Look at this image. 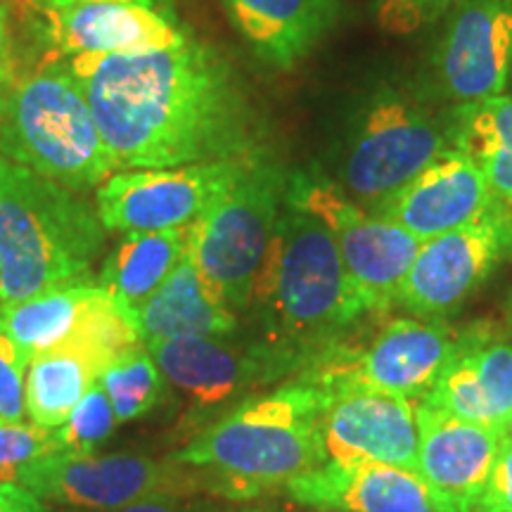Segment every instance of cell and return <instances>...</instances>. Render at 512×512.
Instances as JSON below:
<instances>
[{"instance_id":"21","label":"cell","mask_w":512,"mask_h":512,"mask_svg":"<svg viewBox=\"0 0 512 512\" xmlns=\"http://www.w3.org/2000/svg\"><path fill=\"white\" fill-rule=\"evenodd\" d=\"M230 22L261 60L292 69L337 19V0H223Z\"/></svg>"},{"instance_id":"14","label":"cell","mask_w":512,"mask_h":512,"mask_svg":"<svg viewBox=\"0 0 512 512\" xmlns=\"http://www.w3.org/2000/svg\"><path fill=\"white\" fill-rule=\"evenodd\" d=\"M432 55L439 95L456 105L503 95L512 69V0H463Z\"/></svg>"},{"instance_id":"4","label":"cell","mask_w":512,"mask_h":512,"mask_svg":"<svg viewBox=\"0 0 512 512\" xmlns=\"http://www.w3.org/2000/svg\"><path fill=\"white\" fill-rule=\"evenodd\" d=\"M105 242L98 211L79 192L0 157V306L91 283Z\"/></svg>"},{"instance_id":"41","label":"cell","mask_w":512,"mask_h":512,"mask_svg":"<svg viewBox=\"0 0 512 512\" xmlns=\"http://www.w3.org/2000/svg\"><path fill=\"white\" fill-rule=\"evenodd\" d=\"M510 81H512V69H510Z\"/></svg>"},{"instance_id":"2","label":"cell","mask_w":512,"mask_h":512,"mask_svg":"<svg viewBox=\"0 0 512 512\" xmlns=\"http://www.w3.org/2000/svg\"><path fill=\"white\" fill-rule=\"evenodd\" d=\"M325 394L302 380L247 396L171 453L195 472L197 486L228 498L285 489L294 477L325 463Z\"/></svg>"},{"instance_id":"39","label":"cell","mask_w":512,"mask_h":512,"mask_svg":"<svg viewBox=\"0 0 512 512\" xmlns=\"http://www.w3.org/2000/svg\"><path fill=\"white\" fill-rule=\"evenodd\" d=\"M505 437L512 439V418H510V422H508V427H505Z\"/></svg>"},{"instance_id":"27","label":"cell","mask_w":512,"mask_h":512,"mask_svg":"<svg viewBox=\"0 0 512 512\" xmlns=\"http://www.w3.org/2000/svg\"><path fill=\"white\" fill-rule=\"evenodd\" d=\"M119 425L155 413L166 401L169 382L145 344L121 351L100 373Z\"/></svg>"},{"instance_id":"22","label":"cell","mask_w":512,"mask_h":512,"mask_svg":"<svg viewBox=\"0 0 512 512\" xmlns=\"http://www.w3.org/2000/svg\"><path fill=\"white\" fill-rule=\"evenodd\" d=\"M143 344L185 337L238 335L240 316L216 294L185 252L176 271L147 299L136 316Z\"/></svg>"},{"instance_id":"40","label":"cell","mask_w":512,"mask_h":512,"mask_svg":"<svg viewBox=\"0 0 512 512\" xmlns=\"http://www.w3.org/2000/svg\"><path fill=\"white\" fill-rule=\"evenodd\" d=\"M233 512H261V510H233Z\"/></svg>"},{"instance_id":"12","label":"cell","mask_w":512,"mask_h":512,"mask_svg":"<svg viewBox=\"0 0 512 512\" xmlns=\"http://www.w3.org/2000/svg\"><path fill=\"white\" fill-rule=\"evenodd\" d=\"M15 479L43 503L76 512H107L157 494L200 489L190 467L138 453H48L19 467Z\"/></svg>"},{"instance_id":"32","label":"cell","mask_w":512,"mask_h":512,"mask_svg":"<svg viewBox=\"0 0 512 512\" xmlns=\"http://www.w3.org/2000/svg\"><path fill=\"white\" fill-rule=\"evenodd\" d=\"M465 512H512V439L503 437L489 479Z\"/></svg>"},{"instance_id":"3","label":"cell","mask_w":512,"mask_h":512,"mask_svg":"<svg viewBox=\"0 0 512 512\" xmlns=\"http://www.w3.org/2000/svg\"><path fill=\"white\" fill-rule=\"evenodd\" d=\"M247 311L256 342L292 358L299 370L366 318L335 235L287 197Z\"/></svg>"},{"instance_id":"17","label":"cell","mask_w":512,"mask_h":512,"mask_svg":"<svg viewBox=\"0 0 512 512\" xmlns=\"http://www.w3.org/2000/svg\"><path fill=\"white\" fill-rule=\"evenodd\" d=\"M41 38L60 55H121L174 48L185 31L166 10L128 3H69L31 10Z\"/></svg>"},{"instance_id":"20","label":"cell","mask_w":512,"mask_h":512,"mask_svg":"<svg viewBox=\"0 0 512 512\" xmlns=\"http://www.w3.org/2000/svg\"><path fill=\"white\" fill-rule=\"evenodd\" d=\"M418 475L453 512H465L479 496L505 432L460 420L427 401H415Z\"/></svg>"},{"instance_id":"8","label":"cell","mask_w":512,"mask_h":512,"mask_svg":"<svg viewBox=\"0 0 512 512\" xmlns=\"http://www.w3.org/2000/svg\"><path fill=\"white\" fill-rule=\"evenodd\" d=\"M451 147L448 119L418 95L382 88L351 128L335 183L358 207L375 211Z\"/></svg>"},{"instance_id":"35","label":"cell","mask_w":512,"mask_h":512,"mask_svg":"<svg viewBox=\"0 0 512 512\" xmlns=\"http://www.w3.org/2000/svg\"><path fill=\"white\" fill-rule=\"evenodd\" d=\"M76 512V510H72ZM107 512H181L178 508V501L174 494H157L150 498H143V501L124 505V508L117 510H107Z\"/></svg>"},{"instance_id":"25","label":"cell","mask_w":512,"mask_h":512,"mask_svg":"<svg viewBox=\"0 0 512 512\" xmlns=\"http://www.w3.org/2000/svg\"><path fill=\"white\" fill-rule=\"evenodd\" d=\"M448 124L453 147L479 166L498 200L512 204V95L456 105Z\"/></svg>"},{"instance_id":"7","label":"cell","mask_w":512,"mask_h":512,"mask_svg":"<svg viewBox=\"0 0 512 512\" xmlns=\"http://www.w3.org/2000/svg\"><path fill=\"white\" fill-rule=\"evenodd\" d=\"M456 337L458 328L446 318L366 316L347 337L313 356L294 380L325 396L380 392L420 401L451 358Z\"/></svg>"},{"instance_id":"34","label":"cell","mask_w":512,"mask_h":512,"mask_svg":"<svg viewBox=\"0 0 512 512\" xmlns=\"http://www.w3.org/2000/svg\"><path fill=\"white\" fill-rule=\"evenodd\" d=\"M31 10L57 8V5L69 3H128V5H145V8H157L169 12V0H24Z\"/></svg>"},{"instance_id":"1","label":"cell","mask_w":512,"mask_h":512,"mask_svg":"<svg viewBox=\"0 0 512 512\" xmlns=\"http://www.w3.org/2000/svg\"><path fill=\"white\" fill-rule=\"evenodd\" d=\"M83 83L117 169H174L264 152V124L238 72L209 43L79 55Z\"/></svg>"},{"instance_id":"31","label":"cell","mask_w":512,"mask_h":512,"mask_svg":"<svg viewBox=\"0 0 512 512\" xmlns=\"http://www.w3.org/2000/svg\"><path fill=\"white\" fill-rule=\"evenodd\" d=\"M29 361L31 358L0 330V422L5 425L27 420L24 382Z\"/></svg>"},{"instance_id":"38","label":"cell","mask_w":512,"mask_h":512,"mask_svg":"<svg viewBox=\"0 0 512 512\" xmlns=\"http://www.w3.org/2000/svg\"><path fill=\"white\" fill-rule=\"evenodd\" d=\"M503 320H505V332H508V335L512 337V290L508 294V299H505V316H503Z\"/></svg>"},{"instance_id":"11","label":"cell","mask_w":512,"mask_h":512,"mask_svg":"<svg viewBox=\"0 0 512 512\" xmlns=\"http://www.w3.org/2000/svg\"><path fill=\"white\" fill-rule=\"evenodd\" d=\"M512 259V204L498 200L482 219L422 242L396 309L415 318H448Z\"/></svg>"},{"instance_id":"18","label":"cell","mask_w":512,"mask_h":512,"mask_svg":"<svg viewBox=\"0 0 512 512\" xmlns=\"http://www.w3.org/2000/svg\"><path fill=\"white\" fill-rule=\"evenodd\" d=\"M285 494L320 512H453L418 470L373 460H325L287 482Z\"/></svg>"},{"instance_id":"15","label":"cell","mask_w":512,"mask_h":512,"mask_svg":"<svg viewBox=\"0 0 512 512\" xmlns=\"http://www.w3.org/2000/svg\"><path fill=\"white\" fill-rule=\"evenodd\" d=\"M460 420L505 432L512 418V342L491 320L458 328L456 347L425 399Z\"/></svg>"},{"instance_id":"19","label":"cell","mask_w":512,"mask_h":512,"mask_svg":"<svg viewBox=\"0 0 512 512\" xmlns=\"http://www.w3.org/2000/svg\"><path fill=\"white\" fill-rule=\"evenodd\" d=\"M496 202L498 197L479 166L458 147H451L382 202L375 214L425 242L482 219Z\"/></svg>"},{"instance_id":"29","label":"cell","mask_w":512,"mask_h":512,"mask_svg":"<svg viewBox=\"0 0 512 512\" xmlns=\"http://www.w3.org/2000/svg\"><path fill=\"white\" fill-rule=\"evenodd\" d=\"M48 453H57L55 430L34 422H0V477H15L19 467Z\"/></svg>"},{"instance_id":"36","label":"cell","mask_w":512,"mask_h":512,"mask_svg":"<svg viewBox=\"0 0 512 512\" xmlns=\"http://www.w3.org/2000/svg\"><path fill=\"white\" fill-rule=\"evenodd\" d=\"M10 46V5L5 0H0V64H12Z\"/></svg>"},{"instance_id":"37","label":"cell","mask_w":512,"mask_h":512,"mask_svg":"<svg viewBox=\"0 0 512 512\" xmlns=\"http://www.w3.org/2000/svg\"><path fill=\"white\" fill-rule=\"evenodd\" d=\"M12 81H15V64H0V117H3V107L5 100H8Z\"/></svg>"},{"instance_id":"33","label":"cell","mask_w":512,"mask_h":512,"mask_svg":"<svg viewBox=\"0 0 512 512\" xmlns=\"http://www.w3.org/2000/svg\"><path fill=\"white\" fill-rule=\"evenodd\" d=\"M0 512H48V508L27 486L0 479Z\"/></svg>"},{"instance_id":"10","label":"cell","mask_w":512,"mask_h":512,"mask_svg":"<svg viewBox=\"0 0 512 512\" xmlns=\"http://www.w3.org/2000/svg\"><path fill=\"white\" fill-rule=\"evenodd\" d=\"M169 387L188 401L185 427L195 434L247 396L299 373V366L254 337H185L145 344Z\"/></svg>"},{"instance_id":"26","label":"cell","mask_w":512,"mask_h":512,"mask_svg":"<svg viewBox=\"0 0 512 512\" xmlns=\"http://www.w3.org/2000/svg\"><path fill=\"white\" fill-rule=\"evenodd\" d=\"M105 290L91 283L48 290L17 304L0 306V330L29 358L67 342Z\"/></svg>"},{"instance_id":"6","label":"cell","mask_w":512,"mask_h":512,"mask_svg":"<svg viewBox=\"0 0 512 512\" xmlns=\"http://www.w3.org/2000/svg\"><path fill=\"white\" fill-rule=\"evenodd\" d=\"M290 171L268 152L247 159L240 176L188 226V256L235 313L252 304L256 278L285 209Z\"/></svg>"},{"instance_id":"13","label":"cell","mask_w":512,"mask_h":512,"mask_svg":"<svg viewBox=\"0 0 512 512\" xmlns=\"http://www.w3.org/2000/svg\"><path fill=\"white\" fill-rule=\"evenodd\" d=\"M247 159L119 171L95 192V211L107 233L188 228L200 219L209 202L240 176Z\"/></svg>"},{"instance_id":"30","label":"cell","mask_w":512,"mask_h":512,"mask_svg":"<svg viewBox=\"0 0 512 512\" xmlns=\"http://www.w3.org/2000/svg\"><path fill=\"white\" fill-rule=\"evenodd\" d=\"M463 0H375L377 27L392 36H408L456 10Z\"/></svg>"},{"instance_id":"9","label":"cell","mask_w":512,"mask_h":512,"mask_svg":"<svg viewBox=\"0 0 512 512\" xmlns=\"http://www.w3.org/2000/svg\"><path fill=\"white\" fill-rule=\"evenodd\" d=\"M287 202L311 211L335 235L344 268L366 316H387L396 309V297L422 240L399 223L358 207L344 195L335 178L320 171L290 174Z\"/></svg>"},{"instance_id":"28","label":"cell","mask_w":512,"mask_h":512,"mask_svg":"<svg viewBox=\"0 0 512 512\" xmlns=\"http://www.w3.org/2000/svg\"><path fill=\"white\" fill-rule=\"evenodd\" d=\"M117 415L100 380L83 394L69 420L57 427V453H95L117 430Z\"/></svg>"},{"instance_id":"23","label":"cell","mask_w":512,"mask_h":512,"mask_svg":"<svg viewBox=\"0 0 512 512\" xmlns=\"http://www.w3.org/2000/svg\"><path fill=\"white\" fill-rule=\"evenodd\" d=\"M110 361V356L79 339H67L36 354L24 382L27 420L43 430L62 427Z\"/></svg>"},{"instance_id":"5","label":"cell","mask_w":512,"mask_h":512,"mask_svg":"<svg viewBox=\"0 0 512 512\" xmlns=\"http://www.w3.org/2000/svg\"><path fill=\"white\" fill-rule=\"evenodd\" d=\"M0 157L74 192L100 188L117 171L83 83L57 62L15 74L0 117Z\"/></svg>"},{"instance_id":"24","label":"cell","mask_w":512,"mask_h":512,"mask_svg":"<svg viewBox=\"0 0 512 512\" xmlns=\"http://www.w3.org/2000/svg\"><path fill=\"white\" fill-rule=\"evenodd\" d=\"M185 252H188V228L126 233L105 259L95 283L110 294L112 302L136 325L138 311L176 271Z\"/></svg>"},{"instance_id":"16","label":"cell","mask_w":512,"mask_h":512,"mask_svg":"<svg viewBox=\"0 0 512 512\" xmlns=\"http://www.w3.org/2000/svg\"><path fill=\"white\" fill-rule=\"evenodd\" d=\"M320 432L325 460H373L418 470L420 434L415 401L380 392L325 396Z\"/></svg>"}]
</instances>
